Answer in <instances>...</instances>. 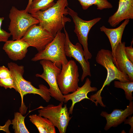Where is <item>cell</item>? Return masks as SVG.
Segmentation results:
<instances>
[{"label":"cell","mask_w":133,"mask_h":133,"mask_svg":"<svg viewBox=\"0 0 133 133\" xmlns=\"http://www.w3.org/2000/svg\"><path fill=\"white\" fill-rule=\"evenodd\" d=\"M68 0H57L51 7L44 11H38L31 14L39 21L38 24L49 31L54 37L61 31L66 23L71 21L66 17L68 14Z\"/></svg>","instance_id":"obj_1"},{"label":"cell","mask_w":133,"mask_h":133,"mask_svg":"<svg viewBox=\"0 0 133 133\" xmlns=\"http://www.w3.org/2000/svg\"><path fill=\"white\" fill-rule=\"evenodd\" d=\"M68 14L73 19L75 25L74 32L78 37L79 43L82 45L83 49L84 56L85 60L88 61L91 59L92 55L88 48V37L91 28L101 19L100 17L92 20L86 21L80 18L77 13L73 10L67 7Z\"/></svg>","instance_id":"obj_8"},{"label":"cell","mask_w":133,"mask_h":133,"mask_svg":"<svg viewBox=\"0 0 133 133\" xmlns=\"http://www.w3.org/2000/svg\"><path fill=\"white\" fill-rule=\"evenodd\" d=\"M30 47L27 43L20 39L7 41L2 49L10 59L17 61L22 60L25 57Z\"/></svg>","instance_id":"obj_13"},{"label":"cell","mask_w":133,"mask_h":133,"mask_svg":"<svg viewBox=\"0 0 133 133\" xmlns=\"http://www.w3.org/2000/svg\"><path fill=\"white\" fill-rule=\"evenodd\" d=\"M129 21V19H126L120 25L116 28H108L104 26L100 28V31L104 33L109 40L112 48L113 61L116 66V63L115 58V50L118 44L122 42L121 39L124 31Z\"/></svg>","instance_id":"obj_17"},{"label":"cell","mask_w":133,"mask_h":133,"mask_svg":"<svg viewBox=\"0 0 133 133\" xmlns=\"http://www.w3.org/2000/svg\"><path fill=\"white\" fill-rule=\"evenodd\" d=\"M25 117L20 113H15L14 118L11 124L15 133H29L25 124Z\"/></svg>","instance_id":"obj_20"},{"label":"cell","mask_w":133,"mask_h":133,"mask_svg":"<svg viewBox=\"0 0 133 133\" xmlns=\"http://www.w3.org/2000/svg\"><path fill=\"white\" fill-rule=\"evenodd\" d=\"M91 81L87 78L84 83L82 87H79L77 90L71 94L63 95L64 103H66L69 100H71L72 102L71 105L68 110L70 114H72L73 108L76 103L85 99L90 100L87 96L88 93L97 91V88L91 86Z\"/></svg>","instance_id":"obj_16"},{"label":"cell","mask_w":133,"mask_h":133,"mask_svg":"<svg viewBox=\"0 0 133 133\" xmlns=\"http://www.w3.org/2000/svg\"><path fill=\"white\" fill-rule=\"evenodd\" d=\"M33 0H29V1L28 2V3L27 4V5L25 8V10L27 12H28V10L29 9V6L31 4L32 2L33 1Z\"/></svg>","instance_id":"obj_28"},{"label":"cell","mask_w":133,"mask_h":133,"mask_svg":"<svg viewBox=\"0 0 133 133\" xmlns=\"http://www.w3.org/2000/svg\"><path fill=\"white\" fill-rule=\"evenodd\" d=\"M114 86L124 90L125 97L127 100L130 101L133 100L132 93L133 91V81L122 82L115 81H114Z\"/></svg>","instance_id":"obj_22"},{"label":"cell","mask_w":133,"mask_h":133,"mask_svg":"<svg viewBox=\"0 0 133 133\" xmlns=\"http://www.w3.org/2000/svg\"><path fill=\"white\" fill-rule=\"evenodd\" d=\"M64 29L66 35L64 45L65 54L66 56L74 58L80 65L83 70L81 80L83 82L87 76H91L90 63L85 59L84 51L81 45L78 42L75 45L73 44L70 41L65 27Z\"/></svg>","instance_id":"obj_11"},{"label":"cell","mask_w":133,"mask_h":133,"mask_svg":"<svg viewBox=\"0 0 133 133\" xmlns=\"http://www.w3.org/2000/svg\"><path fill=\"white\" fill-rule=\"evenodd\" d=\"M84 10L87 9L90 6L94 5L98 10L112 8L113 6L108 0H78Z\"/></svg>","instance_id":"obj_19"},{"label":"cell","mask_w":133,"mask_h":133,"mask_svg":"<svg viewBox=\"0 0 133 133\" xmlns=\"http://www.w3.org/2000/svg\"><path fill=\"white\" fill-rule=\"evenodd\" d=\"M4 19L3 17H0V42H5L8 40L11 35L10 33H8L1 28V25L2 21Z\"/></svg>","instance_id":"obj_24"},{"label":"cell","mask_w":133,"mask_h":133,"mask_svg":"<svg viewBox=\"0 0 133 133\" xmlns=\"http://www.w3.org/2000/svg\"><path fill=\"white\" fill-rule=\"evenodd\" d=\"M7 65L14 82L15 90L20 94L23 105V97L28 94L38 95L47 102H49L51 96L49 89L43 84L39 85V88H36L32 85L31 82L25 79L23 77L24 72L23 66H19L12 62L8 63Z\"/></svg>","instance_id":"obj_3"},{"label":"cell","mask_w":133,"mask_h":133,"mask_svg":"<svg viewBox=\"0 0 133 133\" xmlns=\"http://www.w3.org/2000/svg\"><path fill=\"white\" fill-rule=\"evenodd\" d=\"M54 38L51 33L41 26L34 24L28 29L21 39L39 51L44 50Z\"/></svg>","instance_id":"obj_10"},{"label":"cell","mask_w":133,"mask_h":133,"mask_svg":"<svg viewBox=\"0 0 133 133\" xmlns=\"http://www.w3.org/2000/svg\"><path fill=\"white\" fill-rule=\"evenodd\" d=\"M0 86L3 87L5 89L13 88L15 90L16 89L12 76L4 79H0Z\"/></svg>","instance_id":"obj_23"},{"label":"cell","mask_w":133,"mask_h":133,"mask_svg":"<svg viewBox=\"0 0 133 133\" xmlns=\"http://www.w3.org/2000/svg\"><path fill=\"white\" fill-rule=\"evenodd\" d=\"M11 76V73L9 68L4 66H0V79H4Z\"/></svg>","instance_id":"obj_25"},{"label":"cell","mask_w":133,"mask_h":133,"mask_svg":"<svg viewBox=\"0 0 133 133\" xmlns=\"http://www.w3.org/2000/svg\"><path fill=\"white\" fill-rule=\"evenodd\" d=\"M133 113V102L130 101L129 105L124 110L115 109L110 114L102 111L101 116L105 118L106 123L104 130L107 131L111 127H116L124 122L126 118Z\"/></svg>","instance_id":"obj_12"},{"label":"cell","mask_w":133,"mask_h":133,"mask_svg":"<svg viewBox=\"0 0 133 133\" xmlns=\"http://www.w3.org/2000/svg\"><path fill=\"white\" fill-rule=\"evenodd\" d=\"M128 118L126 119L124 121V124H128L131 126V128L129 132V133H132L133 132V116H130L128 117Z\"/></svg>","instance_id":"obj_27"},{"label":"cell","mask_w":133,"mask_h":133,"mask_svg":"<svg viewBox=\"0 0 133 133\" xmlns=\"http://www.w3.org/2000/svg\"><path fill=\"white\" fill-rule=\"evenodd\" d=\"M133 41L132 40L131 42V45L129 47H125V51L126 54L130 60L133 63V48L132 47V44Z\"/></svg>","instance_id":"obj_26"},{"label":"cell","mask_w":133,"mask_h":133,"mask_svg":"<svg viewBox=\"0 0 133 133\" xmlns=\"http://www.w3.org/2000/svg\"><path fill=\"white\" fill-rule=\"evenodd\" d=\"M125 45V42H122L116 48L115 53L116 66L120 71L128 76L130 81H133V63L126 54Z\"/></svg>","instance_id":"obj_15"},{"label":"cell","mask_w":133,"mask_h":133,"mask_svg":"<svg viewBox=\"0 0 133 133\" xmlns=\"http://www.w3.org/2000/svg\"><path fill=\"white\" fill-rule=\"evenodd\" d=\"M96 62L102 66L107 70V77L101 89L95 94L90 97V100L94 102L96 105L99 103L100 105L103 103L102 100L101 93L106 85H109L110 83L114 80H118L122 82L130 81L128 76L120 71L114 64L112 51L102 49L99 50L96 57Z\"/></svg>","instance_id":"obj_2"},{"label":"cell","mask_w":133,"mask_h":133,"mask_svg":"<svg viewBox=\"0 0 133 133\" xmlns=\"http://www.w3.org/2000/svg\"><path fill=\"white\" fill-rule=\"evenodd\" d=\"M9 17L10 22L8 29L13 40L21 39L31 26L39 23L25 10H19L14 6L11 9Z\"/></svg>","instance_id":"obj_5"},{"label":"cell","mask_w":133,"mask_h":133,"mask_svg":"<svg viewBox=\"0 0 133 133\" xmlns=\"http://www.w3.org/2000/svg\"><path fill=\"white\" fill-rule=\"evenodd\" d=\"M61 102L57 106L50 104L47 106H40L41 109L38 110L40 116L49 119L55 127L58 129L60 133H65L69 121L72 117L69 114L67 104Z\"/></svg>","instance_id":"obj_6"},{"label":"cell","mask_w":133,"mask_h":133,"mask_svg":"<svg viewBox=\"0 0 133 133\" xmlns=\"http://www.w3.org/2000/svg\"><path fill=\"white\" fill-rule=\"evenodd\" d=\"M40 63L43 68V72L41 74H36V77L42 78L48 83L50 86L49 91L51 97L60 102H64V95L59 88L57 79L61 69L49 60H41Z\"/></svg>","instance_id":"obj_9"},{"label":"cell","mask_w":133,"mask_h":133,"mask_svg":"<svg viewBox=\"0 0 133 133\" xmlns=\"http://www.w3.org/2000/svg\"><path fill=\"white\" fill-rule=\"evenodd\" d=\"M79 76L78 67L74 60H70L62 65L57 79L59 88L63 95L73 92L77 89Z\"/></svg>","instance_id":"obj_7"},{"label":"cell","mask_w":133,"mask_h":133,"mask_svg":"<svg viewBox=\"0 0 133 133\" xmlns=\"http://www.w3.org/2000/svg\"><path fill=\"white\" fill-rule=\"evenodd\" d=\"M133 19V0H119L116 12L109 18L108 22L115 27L123 20Z\"/></svg>","instance_id":"obj_14"},{"label":"cell","mask_w":133,"mask_h":133,"mask_svg":"<svg viewBox=\"0 0 133 133\" xmlns=\"http://www.w3.org/2000/svg\"><path fill=\"white\" fill-rule=\"evenodd\" d=\"M54 0H33L29 8L28 12L31 14L38 11H44L53 5Z\"/></svg>","instance_id":"obj_21"},{"label":"cell","mask_w":133,"mask_h":133,"mask_svg":"<svg viewBox=\"0 0 133 133\" xmlns=\"http://www.w3.org/2000/svg\"><path fill=\"white\" fill-rule=\"evenodd\" d=\"M30 121L37 127L40 133H55V126L48 119L38 114L30 115Z\"/></svg>","instance_id":"obj_18"},{"label":"cell","mask_w":133,"mask_h":133,"mask_svg":"<svg viewBox=\"0 0 133 133\" xmlns=\"http://www.w3.org/2000/svg\"><path fill=\"white\" fill-rule=\"evenodd\" d=\"M66 35L61 31H58L53 40L43 50L38 51L31 59L33 61L42 60L50 61L60 68L68 62L64 50Z\"/></svg>","instance_id":"obj_4"}]
</instances>
